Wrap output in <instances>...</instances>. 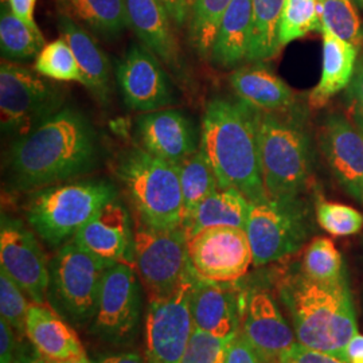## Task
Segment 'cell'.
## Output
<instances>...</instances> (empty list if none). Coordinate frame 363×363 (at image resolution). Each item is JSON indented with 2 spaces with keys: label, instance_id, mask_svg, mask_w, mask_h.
I'll use <instances>...</instances> for the list:
<instances>
[{
  "label": "cell",
  "instance_id": "1",
  "mask_svg": "<svg viewBox=\"0 0 363 363\" xmlns=\"http://www.w3.org/2000/svg\"><path fill=\"white\" fill-rule=\"evenodd\" d=\"M99 142L82 113L62 108L38 127L18 136L9 154V171L19 190H39L94 169Z\"/></svg>",
  "mask_w": 363,
  "mask_h": 363
},
{
  "label": "cell",
  "instance_id": "2",
  "mask_svg": "<svg viewBox=\"0 0 363 363\" xmlns=\"http://www.w3.org/2000/svg\"><path fill=\"white\" fill-rule=\"evenodd\" d=\"M199 150L206 156L220 187L235 189L250 203L268 199L259 167L257 111L244 101H208Z\"/></svg>",
  "mask_w": 363,
  "mask_h": 363
},
{
  "label": "cell",
  "instance_id": "3",
  "mask_svg": "<svg viewBox=\"0 0 363 363\" xmlns=\"http://www.w3.org/2000/svg\"><path fill=\"white\" fill-rule=\"evenodd\" d=\"M280 296L298 345L345 362L346 347L358 334L349 280L319 283L298 272L283 280Z\"/></svg>",
  "mask_w": 363,
  "mask_h": 363
},
{
  "label": "cell",
  "instance_id": "4",
  "mask_svg": "<svg viewBox=\"0 0 363 363\" xmlns=\"http://www.w3.org/2000/svg\"><path fill=\"white\" fill-rule=\"evenodd\" d=\"M286 113L257 111L259 167L269 199L298 196L311 179V138L298 117Z\"/></svg>",
  "mask_w": 363,
  "mask_h": 363
},
{
  "label": "cell",
  "instance_id": "5",
  "mask_svg": "<svg viewBox=\"0 0 363 363\" xmlns=\"http://www.w3.org/2000/svg\"><path fill=\"white\" fill-rule=\"evenodd\" d=\"M116 174L139 222L163 230L182 228L183 199L178 166L143 147H135L120 156Z\"/></svg>",
  "mask_w": 363,
  "mask_h": 363
},
{
  "label": "cell",
  "instance_id": "6",
  "mask_svg": "<svg viewBox=\"0 0 363 363\" xmlns=\"http://www.w3.org/2000/svg\"><path fill=\"white\" fill-rule=\"evenodd\" d=\"M116 198L115 186L103 179L57 183L35 190L27 205V220L46 244L62 247Z\"/></svg>",
  "mask_w": 363,
  "mask_h": 363
},
{
  "label": "cell",
  "instance_id": "7",
  "mask_svg": "<svg viewBox=\"0 0 363 363\" xmlns=\"http://www.w3.org/2000/svg\"><path fill=\"white\" fill-rule=\"evenodd\" d=\"M312 230L311 208L301 195L250 203L245 232L253 265L262 267L298 253Z\"/></svg>",
  "mask_w": 363,
  "mask_h": 363
},
{
  "label": "cell",
  "instance_id": "8",
  "mask_svg": "<svg viewBox=\"0 0 363 363\" xmlns=\"http://www.w3.org/2000/svg\"><path fill=\"white\" fill-rule=\"evenodd\" d=\"M113 264L100 259L73 240L60 247L50 261L48 300L67 322L91 323L97 310L105 271Z\"/></svg>",
  "mask_w": 363,
  "mask_h": 363
},
{
  "label": "cell",
  "instance_id": "9",
  "mask_svg": "<svg viewBox=\"0 0 363 363\" xmlns=\"http://www.w3.org/2000/svg\"><path fill=\"white\" fill-rule=\"evenodd\" d=\"M49 78L7 60L0 65L1 130L23 136L62 109L64 93Z\"/></svg>",
  "mask_w": 363,
  "mask_h": 363
},
{
  "label": "cell",
  "instance_id": "10",
  "mask_svg": "<svg viewBox=\"0 0 363 363\" xmlns=\"http://www.w3.org/2000/svg\"><path fill=\"white\" fill-rule=\"evenodd\" d=\"M187 241L183 228L163 230L138 223L133 233V265L148 301L175 292L190 272Z\"/></svg>",
  "mask_w": 363,
  "mask_h": 363
},
{
  "label": "cell",
  "instance_id": "11",
  "mask_svg": "<svg viewBox=\"0 0 363 363\" xmlns=\"http://www.w3.org/2000/svg\"><path fill=\"white\" fill-rule=\"evenodd\" d=\"M190 272L169 296L151 300L145 318V359L148 363H181L194 331Z\"/></svg>",
  "mask_w": 363,
  "mask_h": 363
},
{
  "label": "cell",
  "instance_id": "12",
  "mask_svg": "<svg viewBox=\"0 0 363 363\" xmlns=\"http://www.w3.org/2000/svg\"><path fill=\"white\" fill-rule=\"evenodd\" d=\"M142 289L135 267L113 262L105 271L91 333L112 345H127L140 322Z\"/></svg>",
  "mask_w": 363,
  "mask_h": 363
},
{
  "label": "cell",
  "instance_id": "13",
  "mask_svg": "<svg viewBox=\"0 0 363 363\" xmlns=\"http://www.w3.org/2000/svg\"><path fill=\"white\" fill-rule=\"evenodd\" d=\"M187 252L195 276L208 281L234 283L253 264L247 234L241 228L202 229L189 237Z\"/></svg>",
  "mask_w": 363,
  "mask_h": 363
},
{
  "label": "cell",
  "instance_id": "14",
  "mask_svg": "<svg viewBox=\"0 0 363 363\" xmlns=\"http://www.w3.org/2000/svg\"><path fill=\"white\" fill-rule=\"evenodd\" d=\"M0 264L27 298L34 303H46L50 264L34 232L6 214L0 223Z\"/></svg>",
  "mask_w": 363,
  "mask_h": 363
},
{
  "label": "cell",
  "instance_id": "15",
  "mask_svg": "<svg viewBox=\"0 0 363 363\" xmlns=\"http://www.w3.org/2000/svg\"><path fill=\"white\" fill-rule=\"evenodd\" d=\"M160 62L144 45L133 43L117 65V84L132 111L148 113L172 104L174 91Z\"/></svg>",
  "mask_w": 363,
  "mask_h": 363
},
{
  "label": "cell",
  "instance_id": "16",
  "mask_svg": "<svg viewBox=\"0 0 363 363\" xmlns=\"http://www.w3.org/2000/svg\"><path fill=\"white\" fill-rule=\"evenodd\" d=\"M320 150L342 189L363 203V130L349 117H325L319 136Z\"/></svg>",
  "mask_w": 363,
  "mask_h": 363
},
{
  "label": "cell",
  "instance_id": "17",
  "mask_svg": "<svg viewBox=\"0 0 363 363\" xmlns=\"http://www.w3.org/2000/svg\"><path fill=\"white\" fill-rule=\"evenodd\" d=\"M241 333L262 363H279L281 355L298 343L279 306L262 289L253 291L247 298Z\"/></svg>",
  "mask_w": 363,
  "mask_h": 363
},
{
  "label": "cell",
  "instance_id": "18",
  "mask_svg": "<svg viewBox=\"0 0 363 363\" xmlns=\"http://www.w3.org/2000/svg\"><path fill=\"white\" fill-rule=\"evenodd\" d=\"M73 241L100 259L135 267L130 214L117 199L100 208Z\"/></svg>",
  "mask_w": 363,
  "mask_h": 363
},
{
  "label": "cell",
  "instance_id": "19",
  "mask_svg": "<svg viewBox=\"0 0 363 363\" xmlns=\"http://www.w3.org/2000/svg\"><path fill=\"white\" fill-rule=\"evenodd\" d=\"M138 136L145 151L175 166L198 151L193 124L175 109L143 115L138 121Z\"/></svg>",
  "mask_w": 363,
  "mask_h": 363
},
{
  "label": "cell",
  "instance_id": "20",
  "mask_svg": "<svg viewBox=\"0 0 363 363\" xmlns=\"http://www.w3.org/2000/svg\"><path fill=\"white\" fill-rule=\"evenodd\" d=\"M232 284L208 281L195 276L191 289L195 327L222 339H233L240 333L242 312Z\"/></svg>",
  "mask_w": 363,
  "mask_h": 363
},
{
  "label": "cell",
  "instance_id": "21",
  "mask_svg": "<svg viewBox=\"0 0 363 363\" xmlns=\"http://www.w3.org/2000/svg\"><path fill=\"white\" fill-rule=\"evenodd\" d=\"M128 27L148 50L175 73L182 69L174 23L159 0H124Z\"/></svg>",
  "mask_w": 363,
  "mask_h": 363
},
{
  "label": "cell",
  "instance_id": "22",
  "mask_svg": "<svg viewBox=\"0 0 363 363\" xmlns=\"http://www.w3.org/2000/svg\"><path fill=\"white\" fill-rule=\"evenodd\" d=\"M26 337L33 347L50 362L86 355L77 333L48 303L31 301L28 304Z\"/></svg>",
  "mask_w": 363,
  "mask_h": 363
},
{
  "label": "cell",
  "instance_id": "23",
  "mask_svg": "<svg viewBox=\"0 0 363 363\" xmlns=\"http://www.w3.org/2000/svg\"><path fill=\"white\" fill-rule=\"evenodd\" d=\"M229 81L238 99L259 112H291L298 105L295 91L265 66L240 67Z\"/></svg>",
  "mask_w": 363,
  "mask_h": 363
},
{
  "label": "cell",
  "instance_id": "24",
  "mask_svg": "<svg viewBox=\"0 0 363 363\" xmlns=\"http://www.w3.org/2000/svg\"><path fill=\"white\" fill-rule=\"evenodd\" d=\"M58 30L77 58L85 79L84 86L101 104H106L111 96V64L104 50L86 28L66 13L58 16Z\"/></svg>",
  "mask_w": 363,
  "mask_h": 363
},
{
  "label": "cell",
  "instance_id": "25",
  "mask_svg": "<svg viewBox=\"0 0 363 363\" xmlns=\"http://www.w3.org/2000/svg\"><path fill=\"white\" fill-rule=\"evenodd\" d=\"M323 37L322 77L310 93V105L323 108L339 91L350 85L358 61V49L330 30H320Z\"/></svg>",
  "mask_w": 363,
  "mask_h": 363
},
{
  "label": "cell",
  "instance_id": "26",
  "mask_svg": "<svg viewBox=\"0 0 363 363\" xmlns=\"http://www.w3.org/2000/svg\"><path fill=\"white\" fill-rule=\"evenodd\" d=\"M252 34V0H232L220 19L210 58L223 67L247 60Z\"/></svg>",
  "mask_w": 363,
  "mask_h": 363
},
{
  "label": "cell",
  "instance_id": "27",
  "mask_svg": "<svg viewBox=\"0 0 363 363\" xmlns=\"http://www.w3.org/2000/svg\"><path fill=\"white\" fill-rule=\"evenodd\" d=\"M250 202L235 189L220 187L195 210L186 226L187 237L202 229L214 226H232L245 229Z\"/></svg>",
  "mask_w": 363,
  "mask_h": 363
},
{
  "label": "cell",
  "instance_id": "28",
  "mask_svg": "<svg viewBox=\"0 0 363 363\" xmlns=\"http://www.w3.org/2000/svg\"><path fill=\"white\" fill-rule=\"evenodd\" d=\"M181 177L183 220L182 228L186 229L199 205L220 189V183L210 163L201 150L184 159L178 166Z\"/></svg>",
  "mask_w": 363,
  "mask_h": 363
},
{
  "label": "cell",
  "instance_id": "29",
  "mask_svg": "<svg viewBox=\"0 0 363 363\" xmlns=\"http://www.w3.org/2000/svg\"><path fill=\"white\" fill-rule=\"evenodd\" d=\"M286 0H252V34L249 61H268L280 50L279 23Z\"/></svg>",
  "mask_w": 363,
  "mask_h": 363
},
{
  "label": "cell",
  "instance_id": "30",
  "mask_svg": "<svg viewBox=\"0 0 363 363\" xmlns=\"http://www.w3.org/2000/svg\"><path fill=\"white\" fill-rule=\"evenodd\" d=\"M70 16L96 34L115 38L128 27L124 0H65Z\"/></svg>",
  "mask_w": 363,
  "mask_h": 363
},
{
  "label": "cell",
  "instance_id": "31",
  "mask_svg": "<svg viewBox=\"0 0 363 363\" xmlns=\"http://www.w3.org/2000/svg\"><path fill=\"white\" fill-rule=\"evenodd\" d=\"M46 45L43 34L34 31L11 11L7 3L1 4L0 13V52L3 60L30 61L35 60Z\"/></svg>",
  "mask_w": 363,
  "mask_h": 363
},
{
  "label": "cell",
  "instance_id": "32",
  "mask_svg": "<svg viewBox=\"0 0 363 363\" xmlns=\"http://www.w3.org/2000/svg\"><path fill=\"white\" fill-rule=\"evenodd\" d=\"M308 279L319 283H339L347 280L342 253L325 237L313 238L301 259V271Z\"/></svg>",
  "mask_w": 363,
  "mask_h": 363
},
{
  "label": "cell",
  "instance_id": "33",
  "mask_svg": "<svg viewBox=\"0 0 363 363\" xmlns=\"http://www.w3.org/2000/svg\"><path fill=\"white\" fill-rule=\"evenodd\" d=\"M232 0H193L189 19V37L202 58L211 55L220 19Z\"/></svg>",
  "mask_w": 363,
  "mask_h": 363
},
{
  "label": "cell",
  "instance_id": "34",
  "mask_svg": "<svg viewBox=\"0 0 363 363\" xmlns=\"http://www.w3.org/2000/svg\"><path fill=\"white\" fill-rule=\"evenodd\" d=\"M34 70L52 81L78 82L85 85L77 58L70 45L62 37L43 46L34 61Z\"/></svg>",
  "mask_w": 363,
  "mask_h": 363
},
{
  "label": "cell",
  "instance_id": "35",
  "mask_svg": "<svg viewBox=\"0 0 363 363\" xmlns=\"http://www.w3.org/2000/svg\"><path fill=\"white\" fill-rule=\"evenodd\" d=\"M322 30L319 0H286L279 23V42L284 48L296 39Z\"/></svg>",
  "mask_w": 363,
  "mask_h": 363
},
{
  "label": "cell",
  "instance_id": "36",
  "mask_svg": "<svg viewBox=\"0 0 363 363\" xmlns=\"http://www.w3.org/2000/svg\"><path fill=\"white\" fill-rule=\"evenodd\" d=\"M319 4L322 27L359 50L363 46V23L355 1L319 0Z\"/></svg>",
  "mask_w": 363,
  "mask_h": 363
},
{
  "label": "cell",
  "instance_id": "37",
  "mask_svg": "<svg viewBox=\"0 0 363 363\" xmlns=\"http://www.w3.org/2000/svg\"><path fill=\"white\" fill-rule=\"evenodd\" d=\"M315 216L319 226L335 237L354 235L363 229L362 213L343 203L325 201L322 195H316Z\"/></svg>",
  "mask_w": 363,
  "mask_h": 363
},
{
  "label": "cell",
  "instance_id": "38",
  "mask_svg": "<svg viewBox=\"0 0 363 363\" xmlns=\"http://www.w3.org/2000/svg\"><path fill=\"white\" fill-rule=\"evenodd\" d=\"M25 292L0 268V313L1 319L11 325L21 337H26L28 304Z\"/></svg>",
  "mask_w": 363,
  "mask_h": 363
},
{
  "label": "cell",
  "instance_id": "39",
  "mask_svg": "<svg viewBox=\"0 0 363 363\" xmlns=\"http://www.w3.org/2000/svg\"><path fill=\"white\" fill-rule=\"evenodd\" d=\"M230 340L214 337L194 325L181 363H226Z\"/></svg>",
  "mask_w": 363,
  "mask_h": 363
},
{
  "label": "cell",
  "instance_id": "40",
  "mask_svg": "<svg viewBox=\"0 0 363 363\" xmlns=\"http://www.w3.org/2000/svg\"><path fill=\"white\" fill-rule=\"evenodd\" d=\"M6 320L0 322V363H25L30 354Z\"/></svg>",
  "mask_w": 363,
  "mask_h": 363
},
{
  "label": "cell",
  "instance_id": "41",
  "mask_svg": "<svg viewBox=\"0 0 363 363\" xmlns=\"http://www.w3.org/2000/svg\"><path fill=\"white\" fill-rule=\"evenodd\" d=\"M347 109L350 120L363 130V57L357 61L354 76L347 86Z\"/></svg>",
  "mask_w": 363,
  "mask_h": 363
},
{
  "label": "cell",
  "instance_id": "42",
  "mask_svg": "<svg viewBox=\"0 0 363 363\" xmlns=\"http://www.w3.org/2000/svg\"><path fill=\"white\" fill-rule=\"evenodd\" d=\"M279 363H346L335 357L320 351L312 350L296 343L291 350L286 351Z\"/></svg>",
  "mask_w": 363,
  "mask_h": 363
},
{
  "label": "cell",
  "instance_id": "43",
  "mask_svg": "<svg viewBox=\"0 0 363 363\" xmlns=\"http://www.w3.org/2000/svg\"><path fill=\"white\" fill-rule=\"evenodd\" d=\"M226 363H262L259 354L250 346L241 330L229 343Z\"/></svg>",
  "mask_w": 363,
  "mask_h": 363
},
{
  "label": "cell",
  "instance_id": "44",
  "mask_svg": "<svg viewBox=\"0 0 363 363\" xmlns=\"http://www.w3.org/2000/svg\"><path fill=\"white\" fill-rule=\"evenodd\" d=\"M166 11L169 13V18L175 27L186 26L190 19L193 0H159Z\"/></svg>",
  "mask_w": 363,
  "mask_h": 363
},
{
  "label": "cell",
  "instance_id": "45",
  "mask_svg": "<svg viewBox=\"0 0 363 363\" xmlns=\"http://www.w3.org/2000/svg\"><path fill=\"white\" fill-rule=\"evenodd\" d=\"M6 3L10 6L11 11L31 27L34 31L42 33L34 19V10H35L37 0H6Z\"/></svg>",
  "mask_w": 363,
  "mask_h": 363
},
{
  "label": "cell",
  "instance_id": "46",
  "mask_svg": "<svg viewBox=\"0 0 363 363\" xmlns=\"http://www.w3.org/2000/svg\"><path fill=\"white\" fill-rule=\"evenodd\" d=\"M346 363H363V335L352 337L346 347Z\"/></svg>",
  "mask_w": 363,
  "mask_h": 363
},
{
  "label": "cell",
  "instance_id": "47",
  "mask_svg": "<svg viewBox=\"0 0 363 363\" xmlns=\"http://www.w3.org/2000/svg\"><path fill=\"white\" fill-rule=\"evenodd\" d=\"M96 363H148L138 352H121V354H112L100 357Z\"/></svg>",
  "mask_w": 363,
  "mask_h": 363
},
{
  "label": "cell",
  "instance_id": "48",
  "mask_svg": "<svg viewBox=\"0 0 363 363\" xmlns=\"http://www.w3.org/2000/svg\"><path fill=\"white\" fill-rule=\"evenodd\" d=\"M25 363H52L49 359H46L45 357H42L40 354H39L38 351L35 350L34 352H31L30 354V357L27 358Z\"/></svg>",
  "mask_w": 363,
  "mask_h": 363
},
{
  "label": "cell",
  "instance_id": "49",
  "mask_svg": "<svg viewBox=\"0 0 363 363\" xmlns=\"http://www.w3.org/2000/svg\"><path fill=\"white\" fill-rule=\"evenodd\" d=\"M52 363H91L86 355L84 357H78V358H72V359H66V361H60V362H52Z\"/></svg>",
  "mask_w": 363,
  "mask_h": 363
},
{
  "label": "cell",
  "instance_id": "50",
  "mask_svg": "<svg viewBox=\"0 0 363 363\" xmlns=\"http://www.w3.org/2000/svg\"><path fill=\"white\" fill-rule=\"evenodd\" d=\"M354 1H355V4L358 6V9L363 10V0H354Z\"/></svg>",
  "mask_w": 363,
  "mask_h": 363
}]
</instances>
